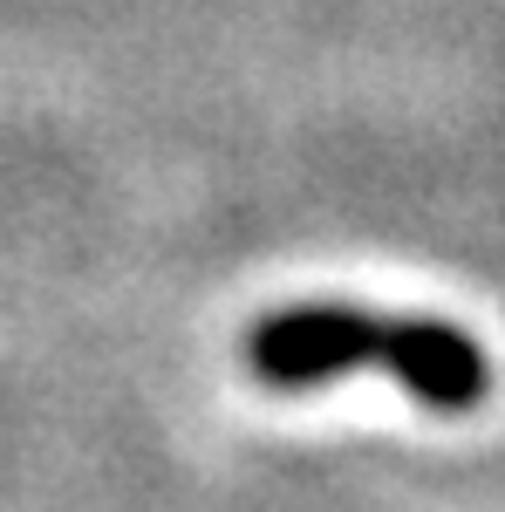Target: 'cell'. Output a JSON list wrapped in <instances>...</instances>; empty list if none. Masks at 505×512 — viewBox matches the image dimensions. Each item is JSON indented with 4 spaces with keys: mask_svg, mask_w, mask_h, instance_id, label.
<instances>
[{
    "mask_svg": "<svg viewBox=\"0 0 505 512\" xmlns=\"http://www.w3.org/2000/svg\"><path fill=\"white\" fill-rule=\"evenodd\" d=\"M239 362L267 390H321V383L355 376V369H383L444 417L478 410L492 396V355L465 328L430 315H376V308H349V301L273 308L267 321L246 328Z\"/></svg>",
    "mask_w": 505,
    "mask_h": 512,
    "instance_id": "cell-1",
    "label": "cell"
}]
</instances>
